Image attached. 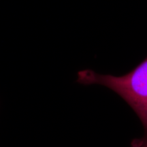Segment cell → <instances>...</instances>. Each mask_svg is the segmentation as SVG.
Here are the masks:
<instances>
[{
	"mask_svg": "<svg viewBox=\"0 0 147 147\" xmlns=\"http://www.w3.org/2000/svg\"><path fill=\"white\" fill-rule=\"evenodd\" d=\"M77 82L84 85L104 86L118 94L138 117L144 131V137L138 140L147 142V57L123 76L101 74L84 69L78 72Z\"/></svg>",
	"mask_w": 147,
	"mask_h": 147,
	"instance_id": "obj_1",
	"label": "cell"
},
{
	"mask_svg": "<svg viewBox=\"0 0 147 147\" xmlns=\"http://www.w3.org/2000/svg\"><path fill=\"white\" fill-rule=\"evenodd\" d=\"M133 147H147V142H140L138 140H136L132 142Z\"/></svg>",
	"mask_w": 147,
	"mask_h": 147,
	"instance_id": "obj_2",
	"label": "cell"
}]
</instances>
